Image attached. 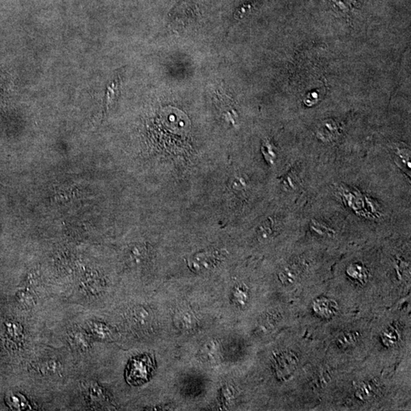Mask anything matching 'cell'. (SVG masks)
Returning a JSON list of instances; mask_svg holds the SVG:
<instances>
[{"mask_svg": "<svg viewBox=\"0 0 411 411\" xmlns=\"http://www.w3.org/2000/svg\"><path fill=\"white\" fill-rule=\"evenodd\" d=\"M339 134H340L339 126L333 120H327L323 121L317 131L318 138L325 142L335 140Z\"/></svg>", "mask_w": 411, "mask_h": 411, "instance_id": "5b68a950", "label": "cell"}, {"mask_svg": "<svg viewBox=\"0 0 411 411\" xmlns=\"http://www.w3.org/2000/svg\"><path fill=\"white\" fill-rule=\"evenodd\" d=\"M383 341L386 345L395 344L397 342V334L392 329L387 330L384 331L382 335Z\"/></svg>", "mask_w": 411, "mask_h": 411, "instance_id": "8fae6325", "label": "cell"}, {"mask_svg": "<svg viewBox=\"0 0 411 411\" xmlns=\"http://www.w3.org/2000/svg\"><path fill=\"white\" fill-rule=\"evenodd\" d=\"M217 260V254L212 252L201 253L189 260V266L195 271H201L211 268Z\"/></svg>", "mask_w": 411, "mask_h": 411, "instance_id": "3957f363", "label": "cell"}, {"mask_svg": "<svg viewBox=\"0 0 411 411\" xmlns=\"http://www.w3.org/2000/svg\"><path fill=\"white\" fill-rule=\"evenodd\" d=\"M262 150L267 162L273 163L276 157L275 146L273 143H270L269 140H265L262 143Z\"/></svg>", "mask_w": 411, "mask_h": 411, "instance_id": "30bf717a", "label": "cell"}, {"mask_svg": "<svg viewBox=\"0 0 411 411\" xmlns=\"http://www.w3.org/2000/svg\"><path fill=\"white\" fill-rule=\"evenodd\" d=\"M153 366V359L147 355L134 358L126 369L127 382L134 385H140L146 382L151 377Z\"/></svg>", "mask_w": 411, "mask_h": 411, "instance_id": "6da1fadb", "label": "cell"}, {"mask_svg": "<svg viewBox=\"0 0 411 411\" xmlns=\"http://www.w3.org/2000/svg\"><path fill=\"white\" fill-rule=\"evenodd\" d=\"M347 272L353 279L360 281V282H365L368 276L366 270L362 266L359 265L350 266Z\"/></svg>", "mask_w": 411, "mask_h": 411, "instance_id": "ba28073f", "label": "cell"}, {"mask_svg": "<svg viewBox=\"0 0 411 411\" xmlns=\"http://www.w3.org/2000/svg\"><path fill=\"white\" fill-rule=\"evenodd\" d=\"M358 393H359V398L366 399L367 398L373 395V387H371L370 384H363L360 388H359Z\"/></svg>", "mask_w": 411, "mask_h": 411, "instance_id": "5bb4252c", "label": "cell"}, {"mask_svg": "<svg viewBox=\"0 0 411 411\" xmlns=\"http://www.w3.org/2000/svg\"><path fill=\"white\" fill-rule=\"evenodd\" d=\"M337 344L342 348L353 346L357 341V337L353 333H345L337 338Z\"/></svg>", "mask_w": 411, "mask_h": 411, "instance_id": "9c48e42d", "label": "cell"}, {"mask_svg": "<svg viewBox=\"0 0 411 411\" xmlns=\"http://www.w3.org/2000/svg\"><path fill=\"white\" fill-rule=\"evenodd\" d=\"M271 226L272 223H263V225H262L259 229L258 233L262 239H269L273 233V228H272Z\"/></svg>", "mask_w": 411, "mask_h": 411, "instance_id": "7c38bea8", "label": "cell"}, {"mask_svg": "<svg viewBox=\"0 0 411 411\" xmlns=\"http://www.w3.org/2000/svg\"><path fill=\"white\" fill-rule=\"evenodd\" d=\"M397 154L404 164L408 165V163H410V151L407 148H398Z\"/></svg>", "mask_w": 411, "mask_h": 411, "instance_id": "9a60e30c", "label": "cell"}, {"mask_svg": "<svg viewBox=\"0 0 411 411\" xmlns=\"http://www.w3.org/2000/svg\"><path fill=\"white\" fill-rule=\"evenodd\" d=\"M329 2L334 13L343 18H349L355 7H359V3L356 0H329Z\"/></svg>", "mask_w": 411, "mask_h": 411, "instance_id": "277c9868", "label": "cell"}, {"mask_svg": "<svg viewBox=\"0 0 411 411\" xmlns=\"http://www.w3.org/2000/svg\"><path fill=\"white\" fill-rule=\"evenodd\" d=\"M314 309L323 318H330L336 313L337 305L331 300L321 299L315 301Z\"/></svg>", "mask_w": 411, "mask_h": 411, "instance_id": "8992f818", "label": "cell"}, {"mask_svg": "<svg viewBox=\"0 0 411 411\" xmlns=\"http://www.w3.org/2000/svg\"><path fill=\"white\" fill-rule=\"evenodd\" d=\"M298 363V358L294 353H282L276 362V371L280 377H289L293 375Z\"/></svg>", "mask_w": 411, "mask_h": 411, "instance_id": "7a4b0ae2", "label": "cell"}, {"mask_svg": "<svg viewBox=\"0 0 411 411\" xmlns=\"http://www.w3.org/2000/svg\"><path fill=\"white\" fill-rule=\"evenodd\" d=\"M232 187L235 190H243L246 187L245 180L242 177H235L232 181Z\"/></svg>", "mask_w": 411, "mask_h": 411, "instance_id": "4fadbf2b", "label": "cell"}, {"mask_svg": "<svg viewBox=\"0 0 411 411\" xmlns=\"http://www.w3.org/2000/svg\"><path fill=\"white\" fill-rule=\"evenodd\" d=\"M298 270L296 267L293 265L286 266L282 269L279 273V280L281 281L284 285L292 286L296 282L298 279Z\"/></svg>", "mask_w": 411, "mask_h": 411, "instance_id": "52a82bcc", "label": "cell"}]
</instances>
